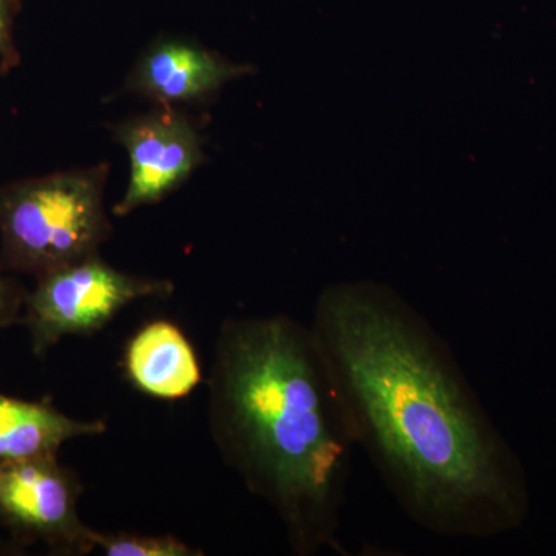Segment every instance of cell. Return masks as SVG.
I'll return each instance as SVG.
<instances>
[{"label": "cell", "mask_w": 556, "mask_h": 556, "mask_svg": "<svg viewBox=\"0 0 556 556\" xmlns=\"http://www.w3.org/2000/svg\"><path fill=\"white\" fill-rule=\"evenodd\" d=\"M311 331L354 442L415 525L485 540L530 515L525 467L447 342L396 289L348 280L320 292Z\"/></svg>", "instance_id": "obj_1"}, {"label": "cell", "mask_w": 556, "mask_h": 556, "mask_svg": "<svg viewBox=\"0 0 556 556\" xmlns=\"http://www.w3.org/2000/svg\"><path fill=\"white\" fill-rule=\"evenodd\" d=\"M207 402L219 455L276 511L291 551H340L356 442L311 327L283 314L228 318Z\"/></svg>", "instance_id": "obj_2"}, {"label": "cell", "mask_w": 556, "mask_h": 556, "mask_svg": "<svg viewBox=\"0 0 556 556\" xmlns=\"http://www.w3.org/2000/svg\"><path fill=\"white\" fill-rule=\"evenodd\" d=\"M2 229L17 258L50 270L94 255L109 232L97 175L62 174L14 190Z\"/></svg>", "instance_id": "obj_3"}, {"label": "cell", "mask_w": 556, "mask_h": 556, "mask_svg": "<svg viewBox=\"0 0 556 556\" xmlns=\"http://www.w3.org/2000/svg\"><path fill=\"white\" fill-rule=\"evenodd\" d=\"M169 281L146 280L110 268L97 255L50 270L30 300L38 350L65 336L100 331L124 306L144 298H166Z\"/></svg>", "instance_id": "obj_4"}, {"label": "cell", "mask_w": 556, "mask_h": 556, "mask_svg": "<svg viewBox=\"0 0 556 556\" xmlns=\"http://www.w3.org/2000/svg\"><path fill=\"white\" fill-rule=\"evenodd\" d=\"M79 485L56 456L0 460V515L76 554L97 548L98 532L78 514Z\"/></svg>", "instance_id": "obj_5"}, {"label": "cell", "mask_w": 556, "mask_h": 556, "mask_svg": "<svg viewBox=\"0 0 556 556\" xmlns=\"http://www.w3.org/2000/svg\"><path fill=\"white\" fill-rule=\"evenodd\" d=\"M130 156V181L116 215L155 203L189 177L200 159L199 137L189 121L164 112L121 129Z\"/></svg>", "instance_id": "obj_6"}, {"label": "cell", "mask_w": 556, "mask_h": 556, "mask_svg": "<svg viewBox=\"0 0 556 556\" xmlns=\"http://www.w3.org/2000/svg\"><path fill=\"white\" fill-rule=\"evenodd\" d=\"M126 369L139 391L164 401L186 397L201 382L195 351L181 329L166 320L152 321L134 336Z\"/></svg>", "instance_id": "obj_7"}, {"label": "cell", "mask_w": 556, "mask_h": 556, "mask_svg": "<svg viewBox=\"0 0 556 556\" xmlns=\"http://www.w3.org/2000/svg\"><path fill=\"white\" fill-rule=\"evenodd\" d=\"M244 73L243 65L219 60L199 47L164 42L139 62L135 84L161 102H182L199 100Z\"/></svg>", "instance_id": "obj_8"}, {"label": "cell", "mask_w": 556, "mask_h": 556, "mask_svg": "<svg viewBox=\"0 0 556 556\" xmlns=\"http://www.w3.org/2000/svg\"><path fill=\"white\" fill-rule=\"evenodd\" d=\"M105 430L101 420L72 419L50 405L0 394V460L56 456L65 442Z\"/></svg>", "instance_id": "obj_9"}, {"label": "cell", "mask_w": 556, "mask_h": 556, "mask_svg": "<svg viewBox=\"0 0 556 556\" xmlns=\"http://www.w3.org/2000/svg\"><path fill=\"white\" fill-rule=\"evenodd\" d=\"M97 548L108 556H197L203 552L190 547L175 536L135 535L118 533L105 535L98 532Z\"/></svg>", "instance_id": "obj_10"}, {"label": "cell", "mask_w": 556, "mask_h": 556, "mask_svg": "<svg viewBox=\"0 0 556 556\" xmlns=\"http://www.w3.org/2000/svg\"><path fill=\"white\" fill-rule=\"evenodd\" d=\"M10 49V5L9 0H0V53Z\"/></svg>", "instance_id": "obj_11"}, {"label": "cell", "mask_w": 556, "mask_h": 556, "mask_svg": "<svg viewBox=\"0 0 556 556\" xmlns=\"http://www.w3.org/2000/svg\"><path fill=\"white\" fill-rule=\"evenodd\" d=\"M3 306H5V294H3L2 283H0V313H2Z\"/></svg>", "instance_id": "obj_12"}]
</instances>
